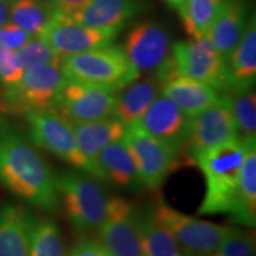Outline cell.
Instances as JSON below:
<instances>
[{
    "label": "cell",
    "instance_id": "7402d4cb",
    "mask_svg": "<svg viewBox=\"0 0 256 256\" xmlns=\"http://www.w3.org/2000/svg\"><path fill=\"white\" fill-rule=\"evenodd\" d=\"M247 140V151L240 170L238 204L230 222L254 229L256 224V138Z\"/></svg>",
    "mask_w": 256,
    "mask_h": 256
},
{
    "label": "cell",
    "instance_id": "ac0fdd59",
    "mask_svg": "<svg viewBox=\"0 0 256 256\" xmlns=\"http://www.w3.org/2000/svg\"><path fill=\"white\" fill-rule=\"evenodd\" d=\"M34 218L22 206L0 208V256H30Z\"/></svg>",
    "mask_w": 256,
    "mask_h": 256
},
{
    "label": "cell",
    "instance_id": "f35d334b",
    "mask_svg": "<svg viewBox=\"0 0 256 256\" xmlns=\"http://www.w3.org/2000/svg\"><path fill=\"white\" fill-rule=\"evenodd\" d=\"M66 256H70V254H68V255H66Z\"/></svg>",
    "mask_w": 256,
    "mask_h": 256
},
{
    "label": "cell",
    "instance_id": "4fadbf2b",
    "mask_svg": "<svg viewBox=\"0 0 256 256\" xmlns=\"http://www.w3.org/2000/svg\"><path fill=\"white\" fill-rule=\"evenodd\" d=\"M234 139H238V128L228 101L220 96L217 104L190 118L185 150L194 162V159L200 153Z\"/></svg>",
    "mask_w": 256,
    "mask_h": 256
},
{
    "label": "cell",
    "instance_id": "d6a6232c",
    "mask_svg": "<svg viewBox=\"0 0 256 256\" xmlns=\"http://www.w3.org/2000/svg\"><path fill=\"white\" fill-rule=\"evenodd\" d=\"M32 37L34 34H28L12 22H8L0 28V43L14 51L22 49Z\"/></svg>",
    "mask_w": 256,
    "mask_h": 256
},
{
    "label": "cell",
    "instance_id": "4316f807",
    "mask_svg": "<svg viewBox=\"0 0 256 256\" xmlns=\"http://www.w3.org/2000/svg\"><path fill=\"white\" fill-rule=\"evenodd\" d=\"M56 14L49 0H11L10 2L12 23L36 36Z\"/></svg>",
    "mask_w": 256,
    "mask_h": 256
},
{
    "label": "cell",
    "instance_id": "9c48e42d",
    "mask_svg": "<svg viewBox=\"0 0 256 256\" xmlns=\"http://www.w3.org/2000/svg\"><path fill=\"white\" fill-rule=\"evenodd\" d=\"M66 80L60 66L46 64L25 69L20 81L4 88L8 113L51 110Z\"/></svg>",
    "mask_w": 256,
    "mask_h": 256
},
{
    "label": "cell",
    "instance_id": "7c38bea8",
    "mask_svg": "<svg viewBox=\"0 0 256 256\" xmlns=\"http://www.w3.org/2000/svg\"><path fill=\"white\" fill-rule=\"evenodd\" d=\"M116 34L118 31L86 26L57 12L37 36L60 57H66L110 46Z\"/></svg>",
    "mask_w": 256,
    "mask_h": 256
},
{
    "label": "cell",
    "instance_id": "1f68e13d",
    "mask_svg": "<svg viewBox=\"0 0 256 256\" xmlns=\"http://www.w3.org/2000/svg\"><path fill=\"white\" fill-rule=\"evenodd\" d=\"M24 74L18 60L17 51L0 43V83L4 88H10L20 81Z\"/></svg>",
    "mask_w": 256,
    "mask_h": 256
},
{
    "label": "cell",
    "instance_id": "277c9868",
    "mask_svg": "<svg viewBox=\"0 0 256 256\" xmlns=\"http://www.w3.org/2000/svg\"><path fill=\"white\" fill-rule=\"evenodd\" d=\"M60 69L68 80L108 89L116 94L136 81L140 75L122 48L110 44L62 57Z\"/></svg>",
    "mask_w": 256,
    "mask_h": 256
},
{
    "label": "cell",
    "instance_id": "9a60e30c",
    "mask_svg": "<svg viewBox=\"0 0 256 256\" xmlns=\"http://www.w3.org/2000/svg\"><path fill=\"white\" fill-rule=\"evenodd\" d=\"M124 51L139 72L156 70L171 52L168 30L156 22H142L128 32Z\"/></svg>",
    "mask_w": 256,
    "mask_h": 256
},
{
    "label": "cell",
    "instance_id": "8d00e7d4",
    "mask_svg": "<svg viewBox=\"0 0 256 256\" xmlns=\"http://www.w3.org/2000/svg\"><path fill=\"white\" fill-rule=\"evenodd\" d=\"M8 113V107L5 100V89L0 83V114Z\"/></svg>",
    "mask_w": 256,
    "mask_h": 256
},
{
    "label": "cell",
    "instance_id": "836d02e7",
    "mask_svg": "<svg viewBox=\"0 0 256 256\" xmlns=\"http://www.w3.org/2000/svg\"><path fill=\"white\" fill-rule=\"evenodd\" d=\"M70 256H110L98 241L83 238L70 250Z\"/></svg>",
    "mask_w": 256,
    "mask_h": 256
},
{
    "label": "cell",
    "instance_id": "484cf974",
    "mask_svg": "<svg viewBox=\"0 0 256 256\" xmlns=\"http://www.w3.org/2000/svg\"><path fill=\"white\" fill-rule=\"evenodd\" d=\"M223 0H183L178 14L192 40L208 37Z\"/></svg>",
    "mask_w": 256,
    "mask_h": 256
},
{
    "label": "cell",
    "instance_id": "8fae6325",
    "mask_svg": "<svg viewBox=\"0 0 256 256\" xmlns=\"http://www.w3.org/2000/svg\"><path fill=\"white\" fill-rule=\"evenodd\" d=\"M116 92L66 80L51 110L72 124L92 122L113 115Z\"/></svg>",
    "mask_w": 256,
    "mask_h": 256
},
{
    "label": "cell",
    "instance_id": "ffe728a7",
    "mask_svg": "<svg viewBox=\"0 0 256 256\" xmlns=\"http://www.w3.org/2000/svg\"><path fill=\"white\" fill-rule=\"evenodd\" d=\"M98 162L104 182L124 190L139 191L144 188L136 162L122 140L104 146L98 153Z\"/></svg>",
    "mask_w": 256,
    "mask_h": 256
},
{
    "label": "cell",
    "instance_id": "ba28073f",
    "mask_svg": "<svg viewBox=\"0 0 256 256\" xmlns=\"http://www.w3.org/2000/svg\"><path fill=\"white\" fill-rule=\"evenodd\" d=\"M122 142L136 162L144 188H159L180 165L179 154L146 133L139 124H128Z\"/></svg>",
    "mask_w": 256,
    "mask_h": 256
},
{
    "label": "cell",
    "instance_id": "2e32d148",
    "mask_svg": "<svg viewBox=\"0 0 256 256\" xmlns=\"http://www.w3.org/2000/svg\"><path fill=\"white\" fill-rule=\"evenodd\" d=\"M72 127L80 150L90 165L92 177L104 182L98 162V153L104 146L122 140L127 126L116 118L110 116L92 122L72 124Z\"/></svg>",
    "mask_w": 256,
    "mask_h": 256
},
{
    "label": "cell",
    "instance_id": "e0dca14e",
    "mask_svg": "<svg viewBox=\"0 0 256 256\" xmlns=\"http://www.w3.org/2000/svg\"><path fill=\"white\" fill-rule=\"evenodd\" d=\"M247 24L248 8L244 0H223L208 38L226 62L241 40Z\"/></svg>",
    "mask_w": 256,
    "mask_h": 256
},
{
    "label": "cell",
    "instance_id": "d590c367",
    "mask_svg": "<svg viewBox=\"0 0 256 256\" xmlns=\"http://www.w3.org/2000/svg\"><path fill=\"white\" fill-rule=\"evenodd\" d=\"M10 2H11V0H0V28L8 23Z\"/></svg>",
    "mask_w": 256,
    "mask_h": 256
},
{
    "label": "cell",
    "instance_id": "6da1fadb",
    "mask_svg": "<svg viewBox=\"0 0 256 256\" xmlns=\"http://www.w3.org/2000/svg\"><path fill=\"white\" fill-rule=\"evenodd\" d=\"M0 184L38 209H60L52 170L26 138L5 122H0Z\"/></svg>",
    "mask_w": 256,
    "mask_h": 256
},
{
    "label": "cell",
    "instance_id": "8992f818",
    "mask_svg": "<svg viewBox=\"0 0 256 256\" xmlns=\"http://www.w3.org/2000/svg\"><path fill=\"white\" fill-rule=\"evenodd\" d=\"M179 75L206 83L217 92H228L232 78L226 60L208 37L182 40L171 48Z\"/></svg>",
    "mask_w": 256,
    "mask_h": 256
},
{
    "label": "cell",
    "instance_id": "5bb4252c",
    "mask_svg": "<svg viewBox=\"0 0 256 256\" xmlns=\"http://www.w3.org/2000/svg\"><path fill=\"white\" fill-rule=\"evenodd\" d=\"M136 124L179 154L185 151L190 118L168 96L159 95Z\"/></svg>",
    "mask_w": 256,
    "mask_h": 256
},
{
    "label": "cell",
    "instance_id": "4dcf8cb0",
    "mask_svg": "<svg viewBox=\"0 0 256 256\" xmlns=\"http://www.w3.org/2000/svg\"><path fill=\"white\" fill-rule=\"evenodd\" d=\"M209 256H255V232L232 228L220 247Z\"/></svg>",
    "mask_w": 256,
    "mask_h": 256
},
{
    "label": "cell",
    "instance_id": "7a4b0ae2",
    "mask_svg": "<svg viewBox=\"0 0 256 256\" xmlns=\"http://www.w3.org/2000/svg\"><path fill=\"white\" fill-rule=\"evenodd\" d=\"M247 151V140L234 139L200 153L194 159L206 179V196L198 214L230 217L238 204V179L243 159Z\"/></svg>",
    "mask_w": 256,
    "mask_h": 256
},
{
    "label": "cell",
    "instance_id": "d4e9b609",
    "mask_svg": "<svg viewBox=\"0 0 256 256\" xmlns=\"http://www.w3.org/2000/svg\"><path fill=\"white\" fill-rule=\"evenodd\" d=\"M232 78V88L254 87L256 78V22L248 20L244 34L226 60ZM229 89V90H230Z\"/></svg>",
    "mask_w": 256,
    "mask_h": 256
},
{
    "label": "cell",
    "instance_id": "44dd1931",
    "mask_svg": "<svg viewBox=\"0 0 256 256\" xmlns=\"http://www.w3.org/2000/svg\"><path fill=\"white\" fill-rule=\"evenodd\" d=\"M162 94L171 98L188 118L206 110L220 100L216 89L182 75L165 82L162 86Z\"/></svg>",
    "mask_w": 256,
    "mask_h": 256
},
{
    "label": "cell",
    "instance_id": "603a6c76",
    "mask_svg": "<svg viewBox=\"0 0 256 256\" xmlns=\"http://www.w3.org/2000/svg\"><path fill=\"white\" fill-rule=\"evenodd\" d=\"M162 92V83L156 78L134 81L121 89L115 96V104L112 116L119 119L126 126L136 122L148 110Z\"/></svg>",
    "mask_w": 256,
    "mask_h": 256
},
{
    "label": "cell",
    "instance_id": "30bf717a",
    "mask_svg": "<svg viewBox=\"0 0 256 256\" xmlns=\"http://www.w3.org/2000/svg\"><path fill=\"white\" fill-rule=\"evenodd\" d=\"M96 236L110 256H145L138 208L122 197H110L104 222Z\"/></svg>",
    "mask_w": 256,
    "mask_h": 256
},
{
    "label": "cell",
    "instance_id": "52a82bcc",
    "mask_svg": "<svg viewBox=\"0 0 256 256\" xmlns=\"http://www.w3.org/2000/svg\"><path fill=\"white\" fill-rule=\"evenodd\" d=\"M158 218L174 234L185 256H209L220 247L232 226L185 215L162 200L153 204Z\"/></svg>",
    "mask_w": 256,
    "mask_h": 256
},
{
    "label": "cell",
    "instance_id": "74e56055",
    "mask_svg": "<svg viewBox=\"0 0 256 256\" xmlns=\"http://www.w3.org/2000/svg\"><path fill=\"white\" fill-rule=\"evenodd\" d=\"M165 2H168L170 5L176 6V8H178V6L182 4V2H183V0H165Z\"/></svg>",
    "mask_w": 256,
    "mask_h": 256
},
{
    "label": "cell",
    "instance_id": "f546056e",
    "mask_svg": "<svg viewBox=\"0 0 256 256\" xmlns=\"http://www.w3.org/2000/svg\"><path fill=\"white\" fill-rule=\"evenodd\" d=\"M18 60L24 70L34 66H60V57L40 37H32L25 46L17 51Z\"/></svg>",
    "mask_w": 256,
    "mask_h": 256
},
{
    "label": "cell",
    "instance_id": "f1b7e54d",
    "mask_svg": "<svg viewBox=\"0 0 256 256\" xmlns=\"http://www.w3.org/2000/svg\"><path fill=\"white\" fill-rule=\"evenodd\" d=\"M30 256H64L62 235L54 220L46 218L34 220L31 234Z\"/></svg>",
    "mask_w": 256,
    "mask_h": 256
},
{
    "label": "cell",
    "instance_id": "83f0119b",
    "mask_svg": "<svg viewBox=\"0 0 256 256\" xmlns=\"http://www.w3.org/2000/svg\"><path fill=\"white\" fill-rule=\"evenodd\" d=\"M228 101L241 140L256 138V96L254 87L232 88L223 95Z\"/></svg>",
    "mask_w": 256,
    "mask_h": 256
},
{
    "label": "cell",
    "instance_id": "5b68a950",
    "mask_svg": "<svg viewBox=\"0 0 256 256\" xmlns=\"http://www.w3.org/2000/svg\"><path fill=\"white\" fill-rule=\"evenodd\" d=\"M32 142L78 171L92 177L90 165L76 142L72 124L52 110H32L23 114Z\"/></svg>",
    "mask_w": 256,
    "mask_h": 256
},
{
    "label": "cell",
    "instance_id": "e575fe53",
    "mask_svg": "<svg viewBox=\"0 0 256 256\" xmlns=\"http://www.w3.org/2000/svg\"><path fill=\"white\" fill-rule=\"evenodd\" d=\"M58 14L70 16L84 8L92 0H49Z\"/></svg>",
    "mask_w": 256,
    "mask_h": 256
},
{
    "label": "cell",
    "instance_id": "d6986e66",
    "mask_svg": "<svg viewBox=\"0 0 256 256\" xmlns=\"http://www.w3.org/2000/svg\"><path fill=\"white\" fill-rule=\"evenodd\" d=\"M138 11V0H92L72 18L86 26L119 32Z\"/></svg>",
    "mask_w": 256,
    "mask_h": 256
},
{
    "label": "cell",
    "instance_id": "cb8c5ba5",
    "mask_svg": "<svg viewBox=\"0 0 256 256\" xmlns=\"http://www.w3.org/2000/svg\"><path fill=\"white\" fill-rule=\"evenodd\" d=\"M138 220L145 256H185L174 234L156 217L153 204L138 209Z\"/></svg>",
    "mask_w": 256,
    "mask_h": 256
},
{
    "label": "cell",
    "instance_id": "3957f363",
    "mask_svg": "<svg viewBox=\"0 0 256 256\" xmlns=\"http://www.w3.org/2000/svg\"><path fill=\"white\" fill-rule=\"evenodd\" d=\"M60 206L80 236L96 234L104 222L110 200L98 179L82 171L55 174Z\"/></svg>",
    "mask_w": 256,
    "mask_h": 256
}]
</instances>
